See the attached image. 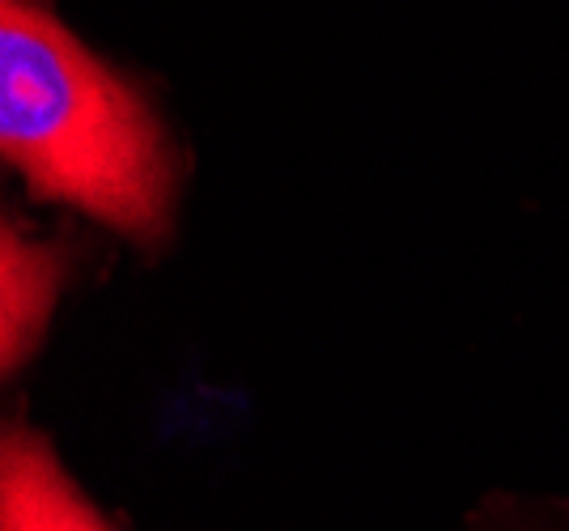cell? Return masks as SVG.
Listing matches in <instances>:
<instances>
[{
	"label": "cell",
	"instance_id": "6da1fadb",
	"mask_svg": "<svg viewBox=\"0 0 569 531\" xmlns=\"http://www.w3.org/2000/svg\"><path fill=\"white\" fill-rule=\"evenodd\" d=\"M0 153L34 196L128 239L167 234L174 183L162 128L39 0H0Z\"/></svg>",
	"mask_w": 569,
	"mask_h": 531
},
{
	"label": "cell",
	"instance_id": "7a4b0ae2",
	"mask_svg": "<svg viewBox=\"0 0 569 531\" xmlns=\"http://www.w3.org/2000/svg\"><path fill=\"white\" fill-rule=\"evenodd\" d=\"M0 531H111L64 477L51 447L9 430L0 447Z\"/></svg>",
	"mask_w": 569,
	"mask_h": 531
},
{
	"label": "cell",
	"instance_id": "3957f363",
	"mask_svg": "<svg viewBox=\"0 0 569 531\" xmlns=\"http://www.w3.org/2000/svg\"><path fill=\"white\" fill-rule=\"evenodd\" d=\"M0 349H4V370H18L22 358L43 337V323L51 314V302L60 293L64 277V256L56 247L30 242L18 226H4L0 234Z\"/></svg>",
	"mask_w": 569,
	"mask_h": 531
}]
</instances>
